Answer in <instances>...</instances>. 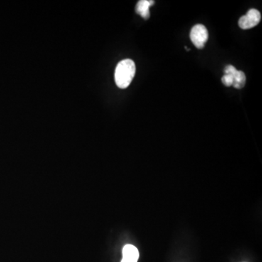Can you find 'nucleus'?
<instances>
[{"label": "nucleus", "instance_id": "1", "mask_svg": "<svg viewBox=\"0 0 262 262\" xmlns=\"http://www.w3.org/2000/svg\"><path fill=\"white\" fill-rule=\"evenodd\" d=\"M136 74V65L131 59L121 61L117 66L114 79L118 88L126 89L131 83Z\"/></svg>", "mask_w": 262, "mask_h": 262}, {"label": "nucleus", "instance_id": "2", "mask_svg": "<svg viewBox=\"0 0 262 262\" xmlns=\"http://www.w3.org/2000/svg\"><path fill=\"white\" fill-rule=\"evenodd\" d=\"M190 39L197 48H203L209 39L207 28L202 24L195 25L191 30Z\"/></svg>", "mask_w": 262, "mask_h": 262}, {"label": "nucleus", "instance_id": "3", "mask_svg": "<svg viewBox=\"0 0 262 262\" xmlns=\"http://www.w3.org/2000/svg\"><path fill=\"white\" fill-rule=\"evenodd\" d=\"M261 13L256 9H251L246 15L240 18L239 26L242 30H250L257 26L261 21Z\"/></svg>", "mask_w": 262, "mask_h": 262}, {"label": "nucleus", "instance_id": "4", "mask_svg": "<svg viewBox=\"0 0 262 262\" xmlns=\"http://www.w3.org/2000/svg\"><path fill=\"white\" fill-rule=\"evenodd\" d=\"M224 74H229L232 76L233 78H234L232 86L235 89H243L246 84V77L244 72L238 71L233 66L229 65L226 67L225 69H224Z\"/></svg>", "mask_w": 262, "mask_h": 262}, {"label": "nucleus", "instance_id": "5", "mask_svg": "<svg viewBox=\"0 0 262 262\" xmlns=\"http://www.w3.org/2000/svg\"><path fill=\"white\" fill-rule=\"evenodd\" d=\"M123 256L121 262H137L139 258V252L133 245H126L123 248Z\"/></svg>", "mask_w": 262, "mask_h": 262}, {"label": "nucleus", "instance_id": "6", "mask_svg": "<svg viewBox=\"0 0 262 262\" xmlns=\"http://www.w3.org/2000/svg\"><path fill=\"white\" fill-rule=\"evenodd\" d=\"M154 4L155 2L152 0H140L136 5V13L144 19H148L150 17V8Z\"/></svg>", "mask_w": 262, "mask_h": 262}, {"label": "nucleus", "instance_id": "7", "mask_svg": "<svg viewBox=\"0 0 262 262\" xmlns=\"http://www.w3.org/2000/svg\"><path fill=\"white\" fill-rule=\"evenodd\" d=\"M221 81H222L223 84L226 86V87H230V86L232 85L233 82H234V78H233L231 74H224L222 79H221Z\"/></svg>", "mask_w": 262, "mask_h": 262}]
</instances>
